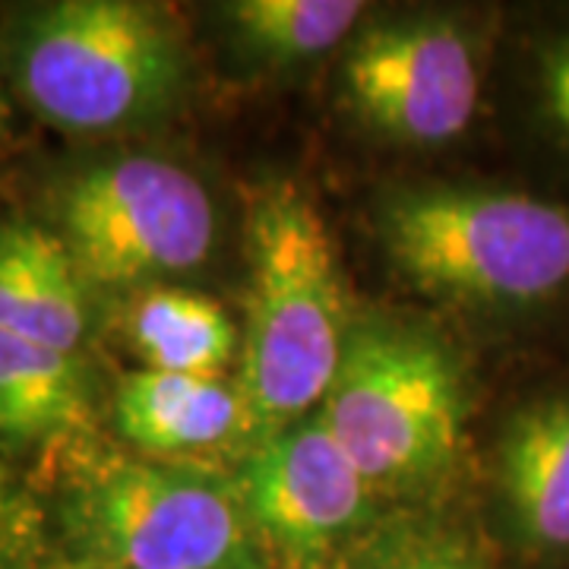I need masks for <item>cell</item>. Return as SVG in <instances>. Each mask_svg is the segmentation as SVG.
I'll list each match as a JSON object with an SVG mask.
<instances>
[{"label": "cell", "mask_w": 569, "mask_h": 569, "mask_svg": "<svg viewBox=\"0 0 569 569\" xmlns=\"http://www.w3.org/2000/svg\"><path fill=\"white\" fill-rule=\"evenodd\" d=\"M238 488L266 553L288 569H323L370 516V485L323 418L257 443Z\"/></svg>", "instance_id": "8"}, {"label": "cell", "mask_w": 569, "mask_h": 569, "mask_svg": "<svg viewBox=\"0 0 569 569\" xmlns=\"http://www.w3.org/2000/svg\"><path fill=\"white\" fill-rule=\"evenodd\" d=\"M320 418L370 488L418 485L462 447V373L440 342L367 326L348 336Z\"/></svg>", "instance_id": "5"}, {"label": "cell", "mask_w": 569, "mask_h": 569, "mask_svg": "<svg viewBox=\"0 0 569 569\" xmlns=\"http://www.w3.org/2000/svg\"><path fill=\"white\" fill-rule=\"evenodd\" d=\"M361 569H493L452 535H415L380 548Z\"/></svg>", "instance_id": "15"}, {"label": "cell", "mask_w": 569, "mask_h": 569, "mask_svg": "<svg viewBox=\"0 0 569 569\" xmlns=\"http://www.w3.org/2000/svg\"><path fill=\"white\" fill-rule=\"evenodd\" d=\"M250 305L238 392L257 443L332 387L346 351V288L332 234L295 183H272L247 219Z\"/></svg>", "instance_id": "1"}, {"label": "cell", "mask_w": 569, "mask_h": 569, "mask_svg": "<svg viewBox=\"0 0 569 569\" xmlns=\"http://www.w3.org/2000/svg\"><path fill=\"white\" fill-rule=\"evenodd\" d=\"M493 493L512 548L569 553V387L550 389L507 418L493 449Z\"/></svg>", "instance_id": "9"}, {"label": "cell", "mask_w": 569, "mask_h": 569, "mask_svg": "<svg viewBox=\"0 0 569 569\" xmlns=\"http://www.w3.org/2000/svg\"><path fill=\"white\" fill-rule=\"evenodd\" d=\"M63 244L86 279L130 284L193 269L209 257L216 212L183 168L149 156L99 164L63 197Z\"/></svg>", "instance_id": "6"}, {"label": "cell", "mask_w": 569, "mask_h": 569, "mask_svg": "<svg viewBox=\"0 0 569 569\" xmlns=\"http://www.w3.org/2000/svg\"><path fill=\"white\" fill-rule=\"evenodd\" d=\"M7 114H10V108H7V99H3V92H0V127L7 121Z\"/></svg>", "instance_id": "17"}, {"label": "cell", "mask_w": 569, "mask_h": 569, "mask_svg": "<svg viewBox=\"0 0 569 569\" xmlns=\"http://www.w3.org/2000/svg\"><path fill=\"white\" fill-rule=\"evenodd\" d=\"M0 329L73 355L86 329L80 269L36 224L0 228Z\"/></svg>", "instance_id": "10"}, {"label": "cell", "mask_w": 569, "mask_h": 569, "mask_svg": "<svg viewBox=\"0 0 569 569\" xmlns=\"http://www.w3.org/2000/svg\"><path fill=\"white\" fill-rule=\"evenodd\" d=\"M118 427L133 447L178 456L244 433V402L222 377H187L164 370L130 373L118 389Z\"/></svg>", "instance_id": "11"}, {"label": "cell", "mask_w": 569, "mask_h": 569, "mask_svg": "<svg viewBox=\"0 0 569 569\" xmlns=\"http://www.w3.org/2000/svg\"><path fill=\"white\" fill-rule=\"evenodd\" d=\"M183 44L149 3L61 0L36 10L17 39L26 102L63 130H118L159 114L181 89Z\"/></svg>", "instance_id": "3"}, {"label": "cell", "mask_w": 569, "mask_h": 569, "mask_svg": "<svg viewBox=\"0 0 569 569\" xmlns=\"http://www.w3.org/2000/svg\"><path fill=\"white\" fill-rule=\"evenodd\" d=\"M70 529L92 569H266L241 488L197 468L108 459L70 497Z\"/></svg>", "instance_id": "4"}, {"label": "cell", "mask_w": 569, "mask_h": 569, "mask_svg": "<svg viewBox=\"0 0 569 569\" xmlns=\"http://www.w3.org/2000/svg\"><path fill=\"white\" fill-rule=\"evenodd\" d=\"M358 0H241L228 13L241 39L276 61L313 58L336 48L358 22Z\"/></svg>", "instance_id": "14"}, {"label": "cell", "mask_w": 569, "mask_h": 569, "mask_svg": "<svg viewBox=\"0 0 569 569\" xmlns=\"http://www.w3.org/2000/svg\"><path fill=\"white\" fill-rule=\"evenodd\" d=\"M538 102L553 137L569 146V29L538 51Z\"/></svg>", "instance_id": "16"}, {"label": "cell", "mask_w": 569, "mask_h": 569, "mask_svg": "<svg viewBox=\"0 0 569 569\" xmlns=\"http://www.w3.org/2000/svg\"><path fill=\"white\" fill-rule=\"evenodd\" d=\"M392 263L418 288L493 310H529L569 288V206L503 187H421L380 219Z\"/></svg>", "instance_id": "2"}, {"label": "cell", "mask_w": 569, "mask_h": 569, "mask_svg": "<svg viewBox=\"0 0 569 569\" xmlns=\"http://www.w3.org/2000/svg\"><path fill=\"white\" fill-rule=\"evenodd\" d=\"M133 342L149 370L219 377L238 348V329L203 295L152 291L133 310Z\"/></svg>", "instance_id": "13"}, {"label": "cell", "mask_w": 569, "mask_h": 569, "mask_svg": "<svg viewBox=\"0 0 569 569\" xmlns=\"http://www.w3.org/2000/svg\"><path fill=\"white\" fill-rule=\"evenodd\" d=\"M80 569H92V567H80Z\"/></svg>", "instance_id": "19"}, {"label": "cell", "mask_w": 569, "mask_h": 569, "mask_svg": "<svg viewBox=\"0 0 569 569\" xmlns=\"http://www.w3.org/2000/svg\"><path fill=\"white\" fill-rule=\"evenodd\" d=\"M86 383L73 355L0 329V433L36 440L86 421Z\"/></svg>", "instance_id": "12"}, {"label": "cell", "mask_w": 569, "mask_h": 569, "mask_svg": "<svg viewBox=\"0 0 569 569\" xmlns=\"http://www.w3.org/2000/svg\"><path fill=\"white\" fill-rule=\"evenodd\" d=\"M0 500H3V468H0Z\"/></svg>", "instance_id": "18"}, {"label": "cell", "mask_w": 569, "mask_h": 569, "mask_svg": "<svg viewBox=\"0 0 569 569\" xmlns=\"http://www.w3.org/2000/svg\"><path fill=\"white\" fill-rule=\"evenodd\" d=\"M355 108L389 137L449 142L466 133L481 102V63L462 26L406 20L373 26L346 58Z\"/></svg>", "instance_id": "7"}]
</instances>
